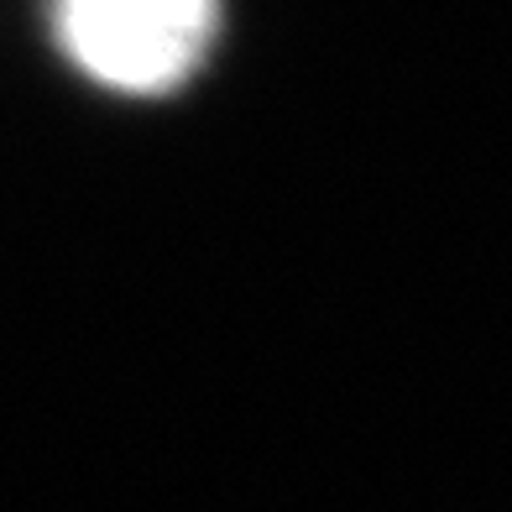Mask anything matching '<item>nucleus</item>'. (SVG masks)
Listing matches in <instances>:
<instances>
[{
    "label": "nucleus",
    "instance_id": "1",
    "mask_svg": "<svg viewBox=\"0 0 512 512\" xmlns=\"http://www.w3.org/2000/svg\"><path fill=\"white\" fill-rule=\"evenodd\" d=\"M220 0H53L63 58L115 95H168L194 79Z\"/></svg>",
    "mask_w": 512,
    "mask_h": 512
}]
</instances>
